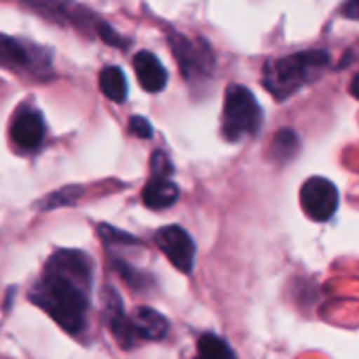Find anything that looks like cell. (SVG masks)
Returning <instances> with one entry per match:
<instances>
[{
    "label": "cell",
    "mask_w": 359,
    "mask_h": 359,
    "mask_svg": "<svg viewBox=\"0 0 359 359\" xmlns=\"http://www.w3.org/2000/svg\"><path fill=\"white\" fill-rule=\"evenodd\" d=\"M154 243L167 256V260L180 271L191 273L195 264V241L180 226H165L154 235Z\"/></svg>",
    "instance_id": "cell-6"
},
{
    "label": "cell",
    "mask_w": 359,
    "mask_h": 359,
    "mask_svg": "<svg viewBox=\"0 0 359 359\" xmlns=\"http://www.w3.org/2000/svg\"><path fill=\"white\" fill-rule=\"evenodd\" d=\"M197 359H235V355L222 338L203 334L197 342Z\"/></svg>",
    "instance_id": "cell-14"
},
{
    "label": "cell",
    "mask_w": 359,
    "mask_h": 359,
    "mask_svg": "<svg viewBox=\"0 0 359 359\" xmlns=\"http://www.w3.org/2000/svg\"><path fill=\"white\" fill-rule=\"evenodd\" d=\"M330 57L325 51H300L290 57H281L271 62L264 68V87L277 100H285L294 95L302 85L315 81Z\"/></svg>",
    "instance_id": "cell-2"
},
{
    "label": "cell",
    "mask_w": 359,
    "mask_h": 359,
    "mask_svg": "<svg viewBox=\"0 0 359 359\" xmlns=\"http://www.w3.org/2000/svg\"><path fill=\"white\" fill-rule=\"evenodd\" d=\"M81 195V191H76L74 187L72 189H64V191H60V193H55V195H51V199L47 201V205L45 208H60V205H70V203H74V199Z\"/></svg>",
    "instance_id": "cell-16"
},
{
    "label": "cell",
    "mask_w": 359,
    "mask_h": 359,
    "mask_svg": "<svg viewBox=\"0 0 359 359\" xmlns=\"http://www.w3.org/2000/svg\"><path fill=\"white\" fill-rule=\"evenodd\" d=\"M342 15H346L351 20H359V0H348V3L342 7Z\"/></svg>",
    "instance_id": "cell-21"
},
{
    "label": "cell",
    "mask_w": 359,
    "mask_h": 359,
    "mask_svg": "<svg viewBox=\"0 0 359 359\" xmlns=\"http://www.w3.org/2000/svg\"><path fill=\"white\" fill-rule=\"evenodd\" d=\"M91 281L89 256L76 250H60L45 264L28 298L68 334H81L87 327Z\"/></svg>",
    "instance_id": "cell-1"
},
{
    "label": "cell",
    "mask_w": 359,
    "mask_h": 359,
    "mask_svg": "<svg viewBox=\"0 0 359 359\" xmlns=\"http://www.w3.org/2000/svg\"><path fill=\"white\" fill-rule=\"evenodd\" d=\"M100 235L106 243H135V239L131 235H125V233H118L116 229H110V226H100Z\"/></svg>",
    "instance_id": "cell-19"
},
{
    "label": "cell",
    "mask_w": 359,
    "mask_h": 359,
    "mask_svg": "<svg viewBox=\"0 0 359 359\" xmlns=\"http://www.w3.org/2000/svg\"><path fill=\"white\" fill-rule=\"evenodd\" d=\"M129 319H131L133 332L140 338V342L142 340H161L169 332L167 319L150 306H137Z\"/></svg>",
    "instance_id": "cell-10"
},
{
    "label": "cell",
    "mask_w": 359,
    "mask_h": 359,
    "mask_svg": "<svg viewBox=\"0 0 359 359\" xmlns=\"http://www.w3.org/2000/svg\"><path fill=\"white\" fill-rule=\"evenodd\" d=\"M351 95L359 100V72H357V74L353 76V81H351Z\"/></svg>",
    "instance_id": "cell-22"
},
{
    "label": "cell",
    "mask_w": 359,
    "mask_h": 359,
    "mask_svg": "<svg viewBox=\"0 0 359 359\" xmlns=\"http://www.w3.org/2000/svg\"><path fill=\"white\" fill-rule=\"evenodd\" d=\"M169 173H173V165L167 161V156L163 152H154L152 154V177H167Z\"/></svg>",
    "instance_id": "cell-17"
},
{
    "label": "cell",
    "mask_w": 359,
    "mask_h": 359,
    "mask_svg": "<svg viewBox=\"0 0 359 359\" xmlns=\"http://www.w3.org/2000/svg\"><path fill=\"white\" fill-rule=\"evenodd\" d=\"M133 68H135L140 85L148 93H158V91L165 89V85H167V70L158 62L156 55H152L150 51H140L133 57Z\"/></svg>",
    "instance_id": "cell-9"
},
{
    "label": "cell",
    "mask_w": 359,
    "mask_h": 359,
    "mask_svg": "<svg viewBox=\"0 0 359 359\" xmlns=\"http://www.w3.org/2000/svg\"><path fill=\"white\" fill-rule=\"evenodd\" d=\"M177 197H180V191L169 177H152L142 193L144 205L148 210H156V212L171 208L177 201Z\"/></svg>",
    "instance_id": "cell-11"
},
{
    "label": "cell",
    "mask_w": 359,
    "mask_h": 359,
    "mask_svg": "<svg viewBox=\"0 0 359 359\" xmlns=\"http://www.w3.org/2000/svg\"><path fill=\"white\" fill-rule=\"evenodd\" d=\"M97 32H100V36H102L108 45H114V47H125V45H127L125 41L116 39L118 34H116L112 28H108L106 24H97Z\"/></svg>",
    "instance_id": "cell-20"
},
{
    "label": "cell",
    "mask_w": 359,
    "mask_h": 359,
    "mask_svg": "<svg viewBox=\"0 0 359 359\" xmlns=\"http://www.w3.org/2000/svg\"><path fill=\"white\" fill-rule=\"evenodd\" d=\"M104 321L110 327L114 340L123 346V348H133L135 344H140V338L133 332L131 319L125 315L123 311V302L118 298V294L112 287H106L104 292Z\"/></svg>",
    "instance_id": "cell-7"
},
{
    "label": "cell",
    "mask_w": 359,
    "mask_h": 359,
    "mask_svg": "<svg viewBox=\"0 0 359 359\" xmlns=\"http://www.w3.org/2000/svg\"><path fill=\"white\" fill-rule=\"evenodd\" d=\"M100 89L112 102H123L127 97V81L121 68L108 66L100 72Z\"/></svg>",
    "instance_id": "cell-13"
},
{
    "label": "cell",
    "mask_w": 359,
    "mask_h": 359,
    "mask_svg": "<svg viewBox=\"0 0 359 359\" xmlns=\"http://www.w3.org/2000/svg\"><path fill=\"white\" fill-rule=\"evenodd\" d=\"M11 137L20 148L36 150L45 140V121H43L41 112H36L32 108L22 110L11 125Z\"/></svg>",
    "instance_id": "cell-8"
},
{
    "label": "cell",
    "mask_w": 359,
    "mask_h": 359,
    "mask_svg": "<svg viewBox=\"0 0 359 359\" xmlns=\"http://www.w3.org/2000/svg\"><path fill=\"white\" fill-rule=\"evenodd\" d=\"M300 205L311 220L325 222L338 210V191L325 177H309L300 189Z\"/></svg>",
    "instance_id": "cell-5"
},
{
    "label": "cell",
    "mask_w": 359,
    "mask_h": 359,
    "mask_svg": "<svg viewBox=\"0 0 359 359\" xmlns=\"http://www.w3.org/2000/svg\"><path fill=\"white\" fill-rule=\"evenodd\" d=\"M298 150V137L294 131L290 129H281L275 140H273V146H271V154L275 161H287L296 154Z\"/></svg>",
    "instance_id": "cell-15"
},
{
    "label": "cell",
    "mask_w": 359,
    "mask_h": 359,
    "mask_svg": "<svg viewBox=\"0 0 359 359\" xmlns=\"http://www.w3.org/2000/svg\"><path fill=\"white\" fill-rule=\"evenodd\" d=\"M169 45L175 53L180 68H182L184 79L195 81V79L210 76L214 72V55L208 43L182 34H173L169 36Z\"/></svg>",
    "instance_id": "cell-4"
},
{
    "label": "cell",
    "mask_w": 359,
    "mask_h": 359,
    "mask_svg": "<svg viewBox=\"0 0 359 359\" xmlns=\"http://www.w3.org/2000/svg\"><path fill=\"white\" fill-rule=\"evenodd\" d=\"M262 110L254 93L243 85H231L224 100L222 133L229 142H239L260 131Z\"/></svg>",
    "instance_id": "cell-3"
},
{
    "label": "cell",
    "mask_w": 359,
    "mask_h": 359,
    "mask_svg": "<svg viewBox=\"0 0 359 359\" xmlns=\"http://www.w3.org/2000/svg\"><path fill=\"white\" fill-rule=\"evenodd\" d=\"M129 129H131L133 135H137V137H142V140H148V137L152 135L150 123H148L146 118H142V116H131V118H129Z\"/></svg>",
    "instance_id": "cell-18"
},
{
    "label": "cell",
    "mask_w": 359,
    "mask_h": 359,
    "mask_svg": "<svg viewBox=\"0 0 359 359\" xmlns=\"http://www.w3.org/2000/svg\"><path fill=\"white\" fill-rule=\"evenodd\" d=\"M0 66L15 68V70L30 68V53H28V49L20 41L0 34Z\"/></svg>",
    "instance_id": "cell-12"
}]
</instances>
